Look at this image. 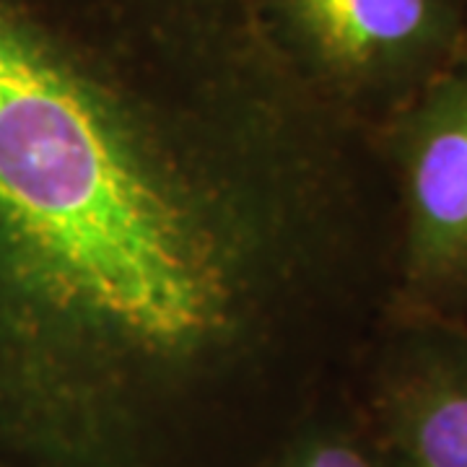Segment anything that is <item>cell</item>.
Segmentation results:
<instances>
[{"instance_id": "obj_1", "label": "cell", "mask_w": 467, "mask_h": 467, "mask_svg": "<svg viewBox=\"0 0 467 467\" xmlns=\"http://www.w3.org/2000/svg\"><path fill=\"white\" fill-rule=\"evenodd\" d=\"M392 278L374 133L252 0H0V465L263 467Z\"/></svg>"}, {"instance_id": "obj_2", "label": "cell", "mask_w": 467, "mask_h": 467, "mask_svg": "<svg viewBox=\"0 0 467 467\" xmlns=\"http://www.w3.org/2000/svg\"><path fill=\"white\" fill-rule=\"evenodd\" d=\"M252 8L301 84L371 133L467 50L465 0H252Z\"/></svg>"}, {"instance_id": "obj_3", "label": "cell", "mask_w": 467, "mask_h": 467, "mask_svg": "<svg viewBox=\"0 0 467 467\" xmlns=\"http://www.w3.org/2000/svg\"><path fill=\"white\" fill-rule=\"evenodd\" d=\"M374 140L395 202L389 309L467 322V50Z\"/></svg>"}, {"instance_id": "obj_4", "label": "cell", "mask_w": 467, "mask_h": 467, "mask_svg": "<svg viewBox=\"0 0 467 467\" xmlns=\"http://www.w3.org/2000/svg\"><path fill=\"white\" fill-rule=\"evenodd\" d=\"M346 387L410 467H467V322L389 309Z\"/></svg>"}, {"instance_id": "obj_5", "label": "cell", "mask_w": 467, "mask_h": 467, "mask_svg": "<svg viewBox=\"0 0 467 467\" xmlns=\"http://www.w3.org/2000/svg\"><path fill=\"white\" fill-rule=\"evenodd\" d=\"M263 467H410L353 400L346 382L301 418Z\"/></svg>"}, {"instance_id": "obj_6", "label": "cell", "mask_w": 467, "mask_h": 467, "mask_svg": "<svg viewBox=\"0 0 467 467\" xmlns=\"http://www.w3.org/2000/svg\"><path fill=\"white\" fill-rule=\"evenodd\" d=\"M465 8H467V0H465Z\"/></svg>"}, {"instance_id": "obj_7", "label": "cell", "mask_w": 467, "mask_h": 467, "mask_svg": "<svg viewBox=\"0 0 467 467\" xmlns=\"http://www.w3.org/2000/svg\"><path fill=\"white\" fill-rule=\"evenodd\" d=\"M0 467H5V465H0Z\"/></svg>"}]
</instances>
